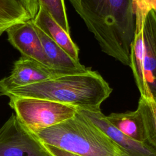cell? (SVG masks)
Segmentation results:
<instances>
[{"instance_id":"cell-1","label":"cell","mask_w":156,"mask_h":156,"mask_svg":"<svg viewBox=\"0 0 156 156\" xmlns=\"http://www.w3.org/2000/svg\"><path fill=\"white\" fill-rule=\"evenodd\" d=\"M102 52L130 66L136 30L133 0H68Z\"/></svg>"},{"instance_id":"cell-2","label":"cell","mask_w":156,"mask_h":156,"mask_svg":"<svg viewBox=\"0 0 156 156\" xmlns=\"http://www.w3.org/2000/svg\"><path fill=\"white\" fill-rule=\"evenodd\" d=\"M112 88L96 71L91 70L66 74L39 83L15 88L3 95L28 97L52 101L77 109L101 111V105Z\"/></svg>"},{"instance_id":"cell-3","label":"cell","mask_w":156,"mask_h":156,"mask_svg":"<svg viewBox=\"0 0 156 156\" xmlns=\"http://www.w3.org/2000/svg\"><path fill=\"white\" fill-rule=\"evenodd\" d=\"M32 133L42 143L79 156H126L103 130L77 111L73 117Z\"/></svg>"},{"instance_id":"cell-4","label":"cell","mask_w":156,"mask_h":156,"mask_svg":"<svg viewBox=\"0 0 156 156\" xmlns=\"http://www.w3.org/2000/svg\"><path fill=\"white\" fill-rule=\"evenodd\" d=\"M141 97L156 99V13L149 10L135 30L130 66Z\"/></svg>"},{"instance_id":"cell-5","label":"cell","mask_w":156,"mask_h":156,"mask_svg":"<svg viewBox=\"0 0 156 156\" xmlns=\"http://www.w3.org/2000/svg\"><path fill=\"white\" fill-rule=\"evenodd\" d=\"M9 98V105L20 122L31 132L49 127L73 117L76 108L46 99L28 98Z\"/></svg>"},{"instance_id":"cell-6","label":"cell","mask_w":156,"mask_h":156,"mask_svg":"<svg viewBox=\"0 0 156 156\" xmlns=\"http://www.w3.org/2000/svg\"><path fill=\"white\" fill-rule=\"evenodd\" d=\"M0 156H49L42 143L12 114L0 128Z\"/></svg>"},{"instance_id":"cell-7","label":"cell","mask_w":156,"mask_h":156,"mask_svg":"<svg viewBox=\"0 0 156 156\" xmlns=\"http://www.w3.org/2000/svg\"><path fill=\"white\" fill-rule=\"evenodd\" d=\"M63 76L32 58L21 56L13 65L10 74L0 80V92L7 91Z\"/></svg>"},{"instance_id":"cell-8","label":"cell","mask_w":156,"mask_h":156,"mask_svg":"<svg viewBox=\"0 0 156 156\" xmlns=\"http://www.w3.org/2000/svg\"><path fill=\"white\" fill-rule=\"evenodd\" d=\"M6 32L9 41L21 52L22 56L35 60L51 68L32 19L14 24Z\"/></svg>"},{"instance_id":"cell-9","label":"cell","mask_w":156,"mask_h":156,"mask_svg":"<svg viewBox=\"0 0 156 156\" xmlns=\"http://www.w3.org/2000/svg\"><path fill=\"white\" fill-rule=\"evenodd\" d=\"M77 111L103 130L126 156H156V150L147 142L136 141L121 133L107 120L101 110L94 112L77 109Z\"/></svg>"},{"instance_id":"cell-10","label":"cell","mask_w":156,"mask_h":156,"mask_svg":"<svg viewBox=\"0 0 156 156\" xmlns=\"http://www.w3.org/2000/svg\"><path fill=\"white\" fill-rule=\"evenodd\" d=\"M34 24L60 46L70 57L79 61V49L68 34L42 7L32 19Z\"/></svg>"},{"instance_id":"cell-11","label":"cell","mask_w":156,"mask_h":156,"mask_svg":"<svg viewBox=\"0 0 156 156\" xmlns=\"http://www.w3.org/2000/svg\"><path fill=\"white\" fill-rule=\"evenodd\" d=\"M105 118L113 126L125 135L138 142H146L144 123L137 109L124 113H112L105 116Z\"/></svg>"},{"instance_id":"cell-12","label":"cell","mask_w":156,"mask_h":156,"mask_svg":"<svg viewBox=\"0 0 156 156\" xmlns=\"http://www.w3.org/2000/svg\"><path fill=\"white\" fill-rule=\"evenodd\" d=\"M30 19L18 0H0V35L12 26Z\"/></svg>"},{"instance_id":"cell-13","label":"cell","mask_w":156,"mask_h":156,"mask_svg":"<svg viewBox=\"0 0 156 156\" xmlns=\"http://www.w3.org/2000/svg\"><path fill=\"white\" fill-rule=\"evenodd\" d=\"M136 109L143 119L146 142L156 150V99H147L140 96Z\"/></svg>"},{"instance_id":"cell-14","label":"cell","mask_w":156,"mask_h":156,"mask_svg":"<svg viewBox=\"0 0 156 156\" xmlns=\"http://www.w3.org/2000/svg\"><path fill=\"white\" fill-rule=\"evenodd\" d=\"M39 6L44 8L54 20L69 34V26L64 0H37Z\"/></svg>"},{"instance_id":"cell-15","label":"cell","mask_w":156,"mask_h":156,"mask_svg":"<svg viewBox=\"0 0 156 156\" xmlns=\"http://www.w3.org/2000/svg\"><path fill=\"white\" fill-rule=\"evenodd\" d=\"M136 29L142 24L147 13L153 10L156 13V0H133Z\"/></svg>"},{"instance_id":"cell-16","label":"cell","mask_w":156,"mask_h":156,"mask_svg":"<svg viewBox=\"0 0 156 156\" xmlns=\"http://www.w3.org/2000/svg\"><path fill=\"white\" fill-rule=\"evenodd\" d=\"M28 12L31 19L34 18L38 12L39 5L37 0H18Z\"/></svg>"},{"instance_id":"cell-17","label":"cell","mask_w":156,"mask_h":156,"mask_svg":"<svg viewBox=\"0 0 156 156\" xmlns=\"http://www.w3.org/2000/svg\"><path fill=\"white\" fill-rule=\"evenodd\" d=\"M42 144L49 156H79L46 144L42 143Z\"/></svg>"},{"instance_id":"cell-18","label":"cell","mask_w":156,"mask_h":156,"mask_svg":"<svg viewBox=\"0 0 156 156\" xmlns=\"http://www.w3.org/2000/svg\"><path fill=\"white\" fill-rule=\"evenodd\" d=\"M1 95H2V94H1V92H0V96H1Z\"/></svg>"}]
</instances>
